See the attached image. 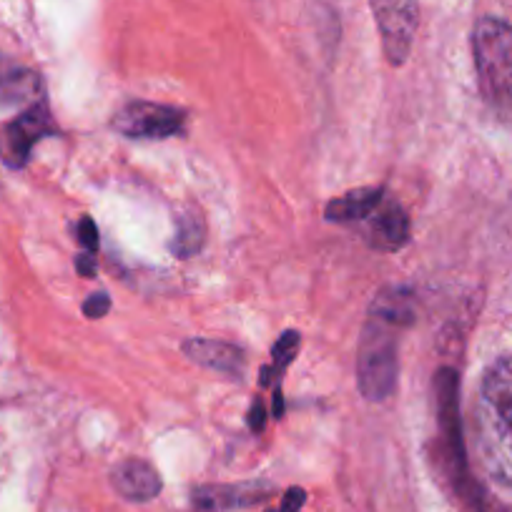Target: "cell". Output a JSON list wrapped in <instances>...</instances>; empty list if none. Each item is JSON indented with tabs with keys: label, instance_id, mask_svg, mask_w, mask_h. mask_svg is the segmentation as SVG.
<instances>
[{
	"label": "cell",
	"instance_id": "1",
	"mask_svg": "<svg viewBox=\"0 0 512 512\" xmlns=\"http://www.w3.org/2000/svg\"><path fill=\"white\" fill-rule=\"evenodd\" d=\"M475 445L487 475L512 487V354L492 364L475 405Z\"/></svg>",
	"mask_w": 512,
	"mask_h": 512
},
{
	"label": "cell",
	"instance_id": "2",
	"mask_svg": "<svg viewBox=\"0 0 512 512\" xmlns=\"http://www.w3.org/2000/svg\"><path fill=\"white\" fill-rule=\"evenodd\" d=\"M477 81L492 111L512 121V28L500 18H482L472 33Z\"/></svg>",
	"mask_w": 512,
	"mask_h": 512
},
{
	"label": "cell",
	"instance_id": "3",
	"mask_svg": "<svg viewBox=\"0 0 512 512\" xmlns=\"http://www.w3.org/2000/svg\"><path fill=\"white\" fill-rule=\"evenodd\" d=\"M405 324L384 317L379 312H369L367 329L357 354L359 390L367 400H387L397 384V332Z\"/></svg>",
	"mask_w": 512,
	"mask_h": 512
},
{
	"label": "cell",
	"instance_id": "4",
	"mask_svg": "<svg viewBox=\"0 0 512 512\" xmlns=\"http://www.w3.org/2000/svg\"><path fill=\"white\" fill-rule=\"evenodd\" d=\"M382 46L392 66H402L417 33V0H369Z\"/></svg>",
	"mask_w": 512,
	"mask_h": 512
},
{
	"label": "cell",
	"instance_id": "5",
	"mask_svg": "<svg viewBox=\"0 0 512 512\" xmlns=\"http://www.w3.org/2000/svg\"><path fill=\"white\" fill-rule=\"evenodd\" d=\"M184 113L161 103L136 101L116 113L113 128L128 139H169L181 128Z\"/></svg>",
	"mask_w": 512,
	"mask_h": 512
},
{
	"label": "cell",
	"instance_id": "6",
	"mask_svg": "<svg viewBox=\"0 0 512 512\" xmlns=\"http://www.w3.org/2000/svg\"><path fill=\"white\" fill-rule=\"evenodd\" d=\"M48 134H51V116H48L46 103H38L3 131V136H0V156L8 166L21 169L31 159L33 146Z\"/></svg>",
	"mask_w": 512,
	"mask_h": 512
},
{
	"label": "cell",
	"instance_id": "7",
	"mask_svg": "<svg viewBox=\"0 0 512 512\" xmlns=\"http://www.w3.org/2000/svg\"><path fill=\"white\" fill-rule=\"evenodd\" d=\"M111 482L118 495L134 502L154 500L161 492V477L144 460H123L121 465L113 467Z\"/></svg>",
	"mask_w": 512,
	"mask_h": 512
},
{
	"label": "cell",
	"instance_id": "8",
	"mask_svg": "<svg viewBox=\"0 0 512 512\" xmlns=\"http://www.w3.org/2000/svg\"><path fill=\"white\" fill-rule=\"evenodd\" d=\"M410 239V219L397 204H379L369 216V241L382 251H397Z\"/></svg>",
	"mask_w": 512,
	"mask_h": 512
},
{
	"label": "cell",
	"instance_id": "9",
	"mask_svg": "<svg viewBox=\"0 0 512 512\" xmlns=\"http://www.w3.org/2000/svg\"><path fill=\"white\" fill-rule=\"evenodd\" d=\"M184 352L196 364H201V367H209L226 374L244 372V354L236 347H231V344L214 342V339H189L184 344Z\"/></svg>",
	"mask_w": 512,
	"mask_h": 512
},
{
	"label": "cell",
	"instance_id": "10",
	"mask_svg": "<svg viewBox=\"0 0 512 512\" xmlns=\"http://www.w3.org/2000/svg\"><path fill=\"white\" fill-rule=\"evenodd\" d=\"M41 91V78L31 68L0 56V103H23Z\"/></svg>",
	"mask_w": 512,
	"mask_h": 512
},
{
	"label": "cell",
	"instance_id": "11",
	"mask_svg": "<svg viewBox=\"0 0 512 512\" xmlns=\"http://www.w3.org/2000/svg\"><path fill=\"white\" fill-rule=\"evenodd\" d=\"M269 495L264 485H236V487H204L194 492V502L201 510H231L259 502Z\"/></svg>",
	"mask_w": 512,
	"mask_h": 512
},
{
	"label": "cell",
	"instance_id": "12",
	"mask_svg": "<svg viewBox=\"0 0 512 512\" xmlns=\"http://www.w3.org/2000/svg\"><path fill=\"white\" fill-rule=\"evenodd\" d=\"M384 201L382 189H357L349 191L342 199L329 201L327 206V219L329 221H354V219H367L372 211L377 209Z\"/></svg>",
	"mask_w": 512,
	"mask_h": 512
},
{
	"label": "cell",
	"instance_id": "13",
	"mask_svg": "<svg viewBox=\"0 0 512 512\" xmlns=\"http://www.w3.org/2000/svg\"><path fill=\"white\" fill-rule=\"evenodd\" d=\"M204 219H201L196 211H189V214H181L176 219V239L171 244L174 254L179 256H191L204 246Z\"/></svg>",
	"mask_w": 512,
	"mask_h": 512
},
{
	"label": "cell",
	"instance_id": "14",
	"mask_svg": "<svg viewBox=\"0 0 512 512\" xmlns=\"http://www.w3.org/2000/svg\"><path fill=\"white\" fill-rule=\"evenodd\" d=\"M297 347H299V334L297 332H287L277 344H274L272 354H274V367H264L262 369V384L272 382L274 372H282V369L289 367L294 357H297Z\"/></svg>",
	"mask_w": 512,
	"mask_h": 512
},
{
	"label": "cell",
	"instance_id": "15",
	"mask_svg": "<svg viewBox=\"0 0 512 512\" xmlns=\"http://www.w3.org/2000/svg\"><path fill=\"white\" fill-rule=\"evenodd\" d=\"M108 309H111V297L103 292L91 294V297L86 299V304H83V314H86L88 319H101Z\"/></svg>",
	"mask_w": 512,
	"mask_h": 512
},
{
	"label": "cell",
	"instance_id": "16",
	"mask_svg": "<svg viewBox=\"0 0 512 512\" xmlns=\"http://www.w3.org/2000/svg\"><path fill=\"white\" fill-rule=\"evenodd\" d=\"M78 241L86 246V251H96L98 246V229L88 216H83L81 224H78Z\"/></svg>",
	"mask_w": 512,
	"mask_h": 512
},
{
	"label": "cell",
	"instance_id": "17",
	"mask_svg": "<svg viewBox=\"0 0 512 512\" xmlns=\"http://www.w3.org/2000/svg\"><path fill=\"white\" fill-rule=\"evenodd\" d=\"M76 269L81 272V277H93L96 274V256L93 251H83L76 256Z\"/></svg>",
	"mask_w": 512,
	"mask_h": 512
},
{
	"label": "cell",
	"instance_id": "18",
	"mask_svg": "<svg viewBox=\"0 0 512 512\" xmlns=\"http://www.w3.org/2000/svg\"><path fill=\"white\" fill-rule=\"evenodd\" d=\"M304 505V490H299V487H292V490L287 492V497H284L282 502V510L279 512H299V507Z\"/></svg>",
	"mask_w": 512,
	"mask_h": 512
},
{
	"label": "cell",
	"instance_id": "19",
	"mask_svg": "<svg viewBox=\"0 0 512 512\" xmlns=\"http://www.w3.org/2000/svg\"><path fill=\"white\" fill-rule=\"evenodd\" d=\"M249 427L254 432H262L264 430V405L262 400H256L249 410Z\"/></svg>",
	"mask_w": 512,
	"mask_h": 512
}]
</instances>
